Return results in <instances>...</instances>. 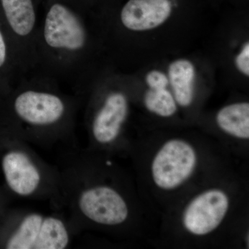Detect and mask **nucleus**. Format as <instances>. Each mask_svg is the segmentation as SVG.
Segmentation results:
<instances>
[{"label":"nucleus","instance_id":"13","mask_svg":"<svg viewBox=\"0 0 249 249\" xmlns=\"http://www.w3.org/2000/svg\"><path fill=\"white\" fill-rule=\"evenodd\" d=\"M144 104L147 110L160 117H170L178 110V103L168 88H148L144 96Z\"/></svg>","mask_w":249,"mask_h":249},{"label":"nucleus","instance_id":"5","mask_svg":"<svg viewBox=\"0 0 249 249\" xmlns=\"http://www.w3.org/2000/svg\"><path fill=\"white\" fill-rule=\"evenodd\" d=\"M196 163L197 155L191 144L182 139L168 141L152 160L154 183L160 189H175L191 178Z\"/></svg>","mask_w":249,"mask_h":249},{"label":"nucleus","instance_id":"4","mask_svg":"<svg viewBox=\"0 0 249 249\" xmlns=\"http://www.w3.org/2000/svg\"><path fill=\"white\" fill-rule=\"evenodd\" d=\"M78 235L65 214L22 209L11 217L7 249H65Z\"/></svg>","mask_w":249,"mask_h":249},{"label":"nucleus","instance_id":"10","mask_svg":"<svg viewBox=\"0 0 249 249\" xmlns=\"http://www.w3.org/2000/svg\"><path fill=\"white\" fill-rule=\"evenodd\" d=\"M169 85L178 106H191L194 99L196 71L194 65L186 59H178L170 64L168 73Z\"/></svg>","mask_w":249,"mask_h":249},{"label":"nucleus","instance_id":"9","mask_svg":"<svg viewBox=\"0 0 249 249\" xmlns=\"http://www.w3.org/2000/svg\"><path fill=\"white\" fill-rule=\"evenodd\" d=\"M172 11L170 0H129L121 11V20L129 30H152L164 24Z\"/></svg>","mask_w":249,"mask_h":249},{"label":"nucleus","instance_id":"7","mask_svg":"<svg viewBox=\"0 0 249 249\" xmlns=\"http://www.w3.org/2000/svg\"><path fill=\"white\" fill-rule=\"evenodd\" d=\"M128 110V101L124 93L107 94L90 123L91 143L95 147L109 148L119 142Z\"/></svg>","mask_w":249,"mask_h":249},{"label":"nucleus","instance_id":"15","mask_svg":"<svg viewBox=\"0 0 249 249\" xmlns=\"http://www.w3.org/2000/svg\"><path fill=\"white\" fill-rule=\"evenodd\" d=\"M235 66L238 71L245 76H249V42H247L237 54L235 59Z\"/></svg>","mask_w":249,"mask_h":249},{"label":"nucleus","instance_id":"14","mask_svg":"<svg viewBox=\"0 0 249 249\" xmlns=\"http://www.w3.org/2000/svg\"><path fill=\"white\" fill-rule=\"evenodd\" d=\"M145 83L149 89H161L169 86L168 76L159 70H152L145 76Z\"/></svg>","mask_w":249,"mask_h":249},{"label":"nucleus","instance_id":"11","mask_svg":"<svg viewBox=\"0 0 249 249\" xmlns=\"http://www.w3.org/2000/svg\"><path fill=\"white\" fill-rule=\"evenodd\" d=\"M218 127L236 139H249V103H235L224 106L216 115Z\"/></svg>","mask_w":249,"mask_h":249},{"label":"nucleus","instance_id":"6","mask_svg":"<svg viewBox=\"0 0 249 249\" xmlns=\"http://www.w3.org/2000/svg\"><path fill=\"white\" fill-rule=\"evenodd\" d=\"M230 199L219 188L206 190L193 198L183 213L185 229L196 236L211 233L217 229L227 215Z\"/></svg>","mask_w":249,"mask_h":249},{"label":"nucleus","instance_id":"8","mask_svg":"<svg viewBox=\"0 0 249 249\" xmlns=\"http://www.w3.org/2000/svg\"><path fill=\"white\" fill-rule=\"evenodd\" d=\"M44 36L49 47L76 51L83 48L86 34L76 15L64 5L53 4L46 17Z\"/></svg>","mask_w":249,"mask_h":249},{"label":"nucleus","instance_id":"16","mask_svg":"<svg viewBox=\"0 0 249 249\" xmlns=\"http://www.w3.org/2000/svg\"><path fill=\"white\" fill-rule=\"evenodd\" d=\"M6 47L5 44L4 39L3 37L2 34L0 31V67L2 66L6 60Z\"/></svg>","mask_w":249,"mask_h":249},{"label":"nucleus","instance_id":"12","mask_svg":"<svg viewBox=\"0 0 249 249\" xmlns=\"http://www.w3.org/2000/svg\"><path fill=\"white\" fill-rule=\"evenodd\" d=\"M9 25L18 35L26 36L34 29L36 13L32 0H1Z\"/></svg>","mask_w":249,"mask_h":249},{"label":"nucleus","instance_id":"2","mask_svg":"<svg viewBox=\"0 0 249 249\" xmlns=\"http://www.w3.org/2000/svg\"><path fill=\"white\" fill-rule=\"evenodd\" d=\"M1 168L10 191L22 199L48 201L62 209L60 176L58 167L44 160L18 134L6 144Z\"/></svg>","mask_w":249,"mask_h":249},{"label":"nucleus","instance_id":"1","mask_svg":"<svg viewBox=\"0 0 249 249\" xmlns=\"http://www.w3.org/2000/svg\"><path fill=\"white\" fill-rule=\"evenodd\" d=\"M58 152L62 209L77 233L91 227L124 225L130 216L128 202L117 187L103 181L92 152L77 144Z\"/></svg>","mask_w":249,"mask_h":249},{"label":"nucleus","instance_id":"3","mask_svg":"<svg viewBox=\"0 0 249 249\" xmlns=\"http://www.w3.org/2000/svg\"><path fill=\"white\" fill-rule=\"evenodd\" d=\"M14 111L21 128L16 133L32 146L58 149L77 145L66 103L58 95L27 90L15 98Z\"/></svg>","mask_w":249,"mask_h":249}]
</instances>
